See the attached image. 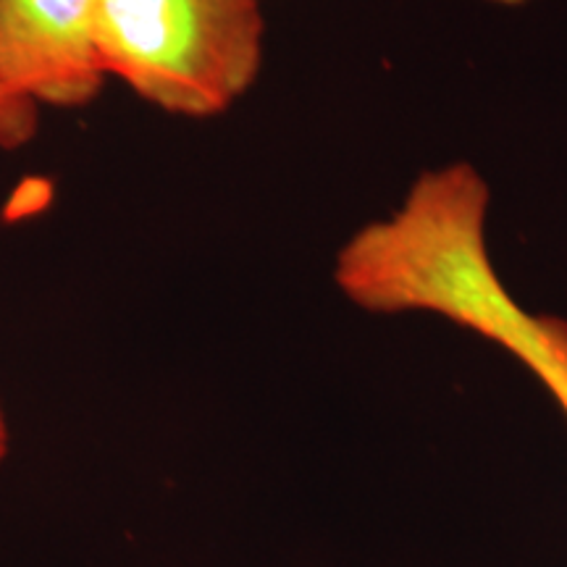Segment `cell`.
I'll return each instance as SVG.
<instances>
[{"label":"cell","instance_id":"6da1fadb","mask_svg":"<svg viewBox=\"0 0 567 567\" xmlns=\"http://www.w3.org/2000/svg\"><path fill=\"white\" fill-rule=\"evenodd\" d=\"M488 187L471 163L423 174L405 205L337 255L339 289L371 313L425 310L528 363L549 316H530L496 276L486 247Z\"/></svg>","mask_w":567,"mask_h":567},{"label":"cell","instance_id":"7a4b0ae2","mask_svg":"<svg viewBox=\"0 0 567 567\" xmlns=\"http://www.w3.org/2000/svg\"><path fill=\"white\" fill-rule=\"evenodd\" d=\"M264 53L258 0H101L97 55L142 101L205 118L250 90Z\"/></svg>","mask_w":567,"mask_h":567},{"label":"cell","instance_id":"3957f363","mask_svg":"<svg viewBox=\"0 0 567 567\" xmlns=\"http://www.w3.org/2000/svg\"><path fill=\"white\" fill-rule=\"evenodd\" d=\"M101 0H0V80L32 105L80 109L103 87Z\"/></svg>","mask_w":567,"mask_h":567},{"label":"cell","instance_id":"277c9868","mask_svg":"<svg viewBox=\"0 0 567 567\" xmlns=\"http://www.w3.org/2000/svg\"><path fill=\"white\" fill-rule=\"evenodd\" d=\"M38 130V105L21 101L0 80V145L17 147Z\"/></svg>","mask_w":567,"mask_h":567},{"label":"cell","instance_id":"5b68a950","mask_svg":"<svg viewBox=\"0 0 567 567\" xmlns=\"http://www.w3.org/2000/svg\"><path fill=\"white\" fill-rule=\"evenodd\" d=\"M547 389H549V394L557 400V405L563 408V413L567 415V371L563 375H557V379L551 381Z\"/></svg>","mask_w":567,"mask_h":567},{"label":"cell","instance_id":"8992f818","mask_svg":"<svg viewBox=\"0 0 567 567\" xmlns=\"http://www.w3.org/2000/svg\"><path fill=\"white\" fill-rule=\"evenodd\" d=\"M6 450H9V429H6V417H3V408H0V463H3Z\"/></svg>","mask_w":567,"mask_h":567}]
</instances>
